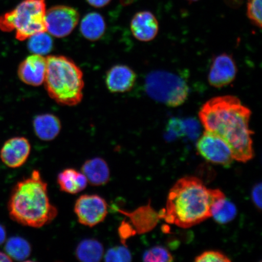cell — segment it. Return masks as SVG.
I'll use <instances>...</instances> for the list:
<instances>
[{"instance_id": "1", "label": "cell", "mask_w": 262, "mask_h": 262, "mask_svg": "<svg viewBox=\"0 0 262 262\" xmlns=\"http://www.w3.org/2000/svg\"><path fill=\"white\" fill-rule=\"evenodd\" d=\"M199 115L205 130L221 137L235 160L245 163L253 158V132L249 126L251 111L239 98L233 96L212 98L203 105Z\"/></svg>"}, {"instance_id": "2", "label": "cell", "mask_w": 262, "mask_h": 262, "mask_svg": "<svg viewBox=\"0 0 262 262\" xmlns=\"http://www.w3.org/2000/svg\"><path fill=\"white\" fill-rule=\"evenodd\" d=\"M225 196L220 189L206 188L201 179L185 177L170 189L159 217L180 228H191L211 217L213 204Z\"/></svg>"}, {"instance_id": "3", "label": "cell", "mask_w": 262, "mask_h": 262, "mask_svg": "<svg viewBox=\"0 0 262 262\" xmlns=\"http://www.w3.org/2000/svg\"><path fill=\"white\" fill-rule=\"evenodd\" d=\"M10 217L25 227L40 228L57 217L58 209L48 195V183L40 171L34 170L29 178L19 181L8 203Z\"/></svg>"}, {"instance_id": "4", "label": "cell", "mask_w": 262, "mask_h": 262, "mask_svg": "<svg viewBox=\"0 0 262 262\" xmlns=\"http://www.w3.org/2000/svg\"><path fill=\"white\" fill-rule=\"evenodd\" d=\"M45 84L49 97L58 104L75 106L83 99V72L73 60L63 55L47 58Z\"/></svg>"}, {"instance_id": "5", "label": "cell", "mask_w": 262, "mask_h": 262, "mask_svg": "<svg viewBox=\"0 0 262 262\" xmlns=\"http://www.w3.org/2000/svg\"><path fill=\"white\" fill-rule=\"evenodd\" d=\"M46 0H24L12 11L0 16V30L15 31L19 41L28 40L33 35L47 31Z\"/></svg>"}, {"instance_id": "6", "label": "cell", "mask_w": 262, "mask_h": 262, "mask_svg": "<svg viewBox=\"0 0 262 262\" xmlns=\"http://www.w3.org/2000/svg\"><path fill=\"white\" fill-rule=\"evenodd\" d=\"M145 89L152 100L172 107L182 105L189 94L188 85L183 78L162 70L152 71L147 75Z\"/></svg>"}, {"instance_id": "7", "label": "cell", "mask_w": 262, "mask_h": 262, "mask_svg": "<svg viewBox=\"0 0 262 262\" xmlns=\"http://www.w3.org/2000/svg\"><path fill=\"white\" fill-rule=\"evenodd\" d=\"M47 32L56 38H64L70 35L78 24L80 14L70 6L57 5L46 12Z\"/></svg>"}, {"instance_id": "8", "label": "cell", "mask_w": 262, "mask_h": 262, "mask_svg": "<svg viewBox=\"0 0 262 262\" xmlns=\"http://www.w3.org/2000/svg\"><path fill=\"white\" fill-rule=\"evenodd\" d=\"M74 210L80 224L92 228L105 220L108 205L100 195L84 194L75 202Z\"/></svg>"}, {"instance_id": "9", "label": "cell", "mask_w": 262, "mask_h": 262, "mask_svg": "<svg viewBox=\"0 0 262 262\" xmlns=\"http://www.w3.org/2000/svg\"><path fill=\"white\" fill-rule=\"evenodd\" d=\"M196 146L200 155L209 162L228 167L234 160L227 144L208 131L200 137Z\"/></svg>"}, {"instance_id": "10", "label": "cell", "mask_w": 262, "mask_h": 262, "mask_svg": "<svg viewBox=\"0 0 262 262\" xmlns=\"http://www.w3.org/2000/svg\"><path fill=\"white\" fill-rule=\"evenodd\" d=\"M237 67L230 54L222 53L212 59L208 80L209 84L215 88L228 86L235 80Z\"/></svg>"}, {"instance_id": "11", "label": "cell", "mask_w": 262, "mask_h": 262, "mask_svg": "<svg viewBox=\"0 0 262 262\" xmlns=\"http://www.w3.org/2000/svg\"><path fill=\"white\" fill-rule=\"evenodd\" d=\"M31 145L24 137H15L6 141L0 151V158L5 165L18 168L24 165L30 156Z\"/></svg>"}, {"instance_id": "12", "label": "cell", "mask_w": 262, "mask_h": 262, "mask_svg": "<svg viewBox=\"0 0 262 262\" xmlns=\"http://www.w3.org/2000/svg\"><path fill=\"white\" fill-rule=\"evenodd\" d=\"M47 67V58L40 55L32 54L19 65V78L30 86H40L45 81Z\"/></svg>"}, {"instance_id": "13", "label": "cell", "mask_w": 262, "mask_h": 262, "mask_svg": "<svg viewBox=\"0 0 262 262\" xmlns=\"http://www.w3.org/2000/svg\"><path fill=\"white\" fill-rule=\"evenodd\" d=\"M130 31L137 40L143 42L152 41L159 33L158 20L151 12H137L131 19Z\"/></svg>"}, {"instance_id": "14", "label": "cell", "mask_w": 262, "mask_h": 262, "mask_svg": "<svg viewBox=\"0 0 262 262\" xmlns=\"http://www.w3.org/2000/svg\"><path fill=\"white\" fill-rule=\"evenodd\" d=\"M137 75L133 69L124 64H117L107 71L106 83L111 93H126L133 89Z\"/></svg>"}, {"instance_id": "15", "label": "cell", "mask_w": 262, "mask_h": 262, "mask_svg": "<svg viewBox=\"0 0 262 262\" xmlns=\"http://www.w3.org/2000/svg\"><path fill=\"white\" fill-rule=\"evenodd\" d=\"M118 211L129 218V224L135 233L142 234L149 231L155 227L160 219L159 214H157L150 205L142 206L130 212L121 209H118Z\"/></svg>"}, {"instance_id": "16", "label": "cell", "mask_w": 262, "mask_h": 262, "mask_svg": "<svg viewBox=\"0 0 262 262\" xmlns=\"http://www.w3.org/2000/svg\"><path fill=\"white\" fill-rule=\"evenodd\" d=\"M81 172L86 176L88 183L92 186H104L110 180L109 166L105 160L100 157L86 160L81 166Z\"/></svg>"}, {"instance_id": "17", "label": "cell", "mask_w": 262, "mask_h": 262, "mask_svg": "<svg viewBox=\"0 0 262 262\" xmlns=\"http://www.w3.org/2000/svg\"><path fill=\"white\" fill-rule=\"evenodd\" d=\"M34 133L38 138L45 142H51L56 139L61 129L60 119L55 115H38L33 121Z\"/></svg>"}, {"instance_id": "18", "label": "cell", "mask_w": 262, "mask_h": 262, "mask_svg": "<svg viewBox=\"0 0 262 262\" xmlns=\"http://www.w3.org/2000/svg\"><path fill=\"white\" fill-rule=\"evenodd\" d=\"M57 183L61 191L70 194L83 191L88 184L86 176L74 168H67L59 173Z\"/></svg>"}, {"instance_id": "19", "label": "cell", "mask_w": 262, "mask_h": 262, "mask_svg": "<svg viewBox=\"0 0 262 262\" xmlns=\"http://www.w3.org/2000/svg\"><path fill=\"white\" fill-rule=\"evenodd\" d=\"M106 28L103 16L97 12H91L81 19L80 30L82 35L90 41L99 40Z\"/></svg>"}, {"instance_id": "20", "label": "cell", "mask_w": 262, "mask_h": 262, "mask_svg": "<svg viewBox=\"0 0 262 262\" xmlns=\"http://www.w3.org/2000/svg\"><path fill=\"white\" fill-rule=\"evenodd\" d=\"M75 255L77 259L81 261H100L104 256V247L96 239H84L78 245Z\"/></svg>"}, {"instance_id": "21", "label": "cell", "mask_w": 262, "mask_h": 262, "mask_svg": "<svg viewBox=\"0 0 262 262\" xmlns=\"http://www.w3.org/2000/svg\"><path fill=\"white\" fill-rule=\"evenodd\" d=\"M5 250L12 260L23 261L30 257L32 248L25 238L15 236L6 241Z\"/></svg>"}, {"instance_id": "22", "label": "cell", "mask_w": 262, "mask_h": 262, "mask_svg": "<svg viewBox=\"0 0 262 262\" xmlns=\"http://www.w3.org/2000/svg\"><path fill=\"white\" fill-rule=\"evenodd\" d=\"M211 213L216 222L225 224L233 220L237 214V209L233 203L228 201L225 196L213 204Z\"/></svg>"}, {"instance_id": "23", "label": "cell", "mask_w": 262, "mask_h": 262, "mask_svg": "<svg viewBox=\"0 0 262 262\" xmlns=\"http://www.w3.org/2000/svg\"><path fill=\"white\" fill-rule=\"evenodd\" d=\"M28 47L33 54L44 56L53 49V39L47 31L39 32L28 38Z\"/></svg>"}, {"instance_id": "24", "label": "cell", "mask_w": 262, "mask_h": 262, "mask_svg": "<svg viewBox=\"0 0 262 262\" xmlns=\"http://www.w3.org/2000/svg\"><path fill=\"white\" fill-rule=\"evenodd\" d=\"M143 260L145 261L165 262L172 261L173 258L172 254L166 248L157 246L149 249L144 253Z\"/></svg>"}, {"instance_id": "25", "label": "cell", "mask_w": 262, "mask_h": 262, "mask_svg": "<svg viewBox=\"0 0 262 262\" xmlns=\"http://www.w3.org/2000/svg\"><path fill=\"white\" fill-rule=\"evenodd\" d=\"M106 261H130L132 256L125 246H119L109 249L103 256Z\"/></svg>"}, {"instance_id": "26", "label": "cell", "mask_w": 262, "mask_h": 262, "mask_svg": "<svg viewBox=\"0 0 262 262\" xmlns=\"http://www.w3.org/2000/svg\"><path fill=\"white\" fill-rule=\"evenodd\" d=\"M261 1L262 0H248L247 15L251 24L261 28Z\"/></svg>"}, {"instance_id": "27", "label": "cell", "mask_w": 262, "mask_h": 262, "mask_svg": "<svg viewBox=\"0 0 262 262\" xmlns=\"http://www.w3.org/2000/svg\"><path fill=\"white\" fill-rule=\"evenodd\" d=\"M185 136L186 135L184 120L172 118L169 121L166 126V136L169 140Z\"/></svg>"}, {"instance_id": "28", "label": "cell", "mask_w": 262, "mask_h": 262, "mask_svg": "<svg viewBox=\"0 0 262 262\" xmlns=\"http://www.w3.org/2000/svg\"><path fill=\"white\" fill-rule=\"evenodd\" d=\"M196 262H230L228 256L219 251H207L195 258Z\"/></svg>"}, {"instance_id": "29", "label": "cell", "mask_w": 262, "mask_h": 262, "mask_svg": "<svg viewBox=\"0 0 262 262\" xmlns=\"http://www.w3.org/2000/svg\"><path fill=\"white\" fill-rule=\"evenodd\" d=\"M186 135H188L191 138L195 139L199 133V125L194 120L188 119L184 120Z\"/></svg>"}, {"instance_id": "30", "label": "cell", "mask_w": 262, "mask_h": 262, "mask_svg": "<svg viewBox=\"0 0 262 262\" xmlns=\"http://www.w3.org/2000/svg\"><path fill=\"white\" fill-rule=\"evenodd\" d=\"M252 199L254 204L258 209L261 208V183L255 185L252 190Z\"/></svg>"}, {"instance_id": "31", "label": "cell", "mask_w": 262, "mask_h": 262, "mask_svg": "<svg viewBox=\"0 0 262 262\" xmlns=\"http://www.w3.org/2000/svg\"><path fill=\"white\" fill-rule=\"evenodd\" d=\"M88 4L96 8H103L111 2V0H86Z\"/></svg>"}, {"instance_id": "32", "label": "cell", "mask_w": 262, "mask_h": 262, "mask_svg": "<svg viewBox=\"0 0 262 262\" xmlns=\"http://www.w3.org/2000/svg\"><path fill=\"white\" fill-rule=\"evenodd\" d=\"M228 6L232 8H237L241 6L244 0H225Z\"/></svg>"}, {"instance_id": "33", "label": "cell", "mask_w": 262, "mask_h": 262, "mask_svg": "<svg viewBox=\"0 0 262 262\" xmlns=\"http://www.w3.org/2000/svg\"><path fill=\"white\" fill-rule=\"evenodd\" d=\"M7 237L6 229L4 226L0 224V245L4 244Z\"/></svg>"}, {"instance_id": "34", "label": "cell", "mask_w": 262, "mask_h": 262, "mask_svg": "<svg viewBox=\"0 0 262 262\" xmlns=\"http://www.w3.org/2000/svg\"><path fill=\"white\" fill-rule=\"evenodd\" d=\"M13 260L6 253L0 251V262L12 261Z\"/></svg>"}, {"instance_id": "35", "label": "cell", "mask_w": 262, "mask_h": 262, "mask_svg": "<svg viewBox=\"0 0 262 262\" xmlns=\"http://www.w3.org/2000/svg\"><path fill=\"white\" fill-rule=\"evenodd\" d=\"M134 2L135 0H121V3L123 5H129L132 4Z\"/></svg>"}, {"instance_id": "36", "label": "cell", "mask_w": 262, "mask_h": 262, "mask_svg": "<svg viewBox=\"0 0 262 262\" xmlns=\"http://www.w3.org/2000/svg\"><path fill=\"white\" fill-rule=\"evenodd\" d=\"M186 1H188L189 3H192V2H195L199 1V0H186Z\"/></svg>"}]
</instances>
